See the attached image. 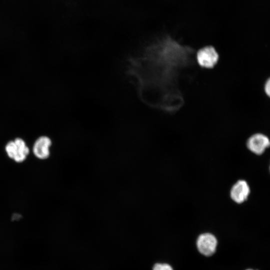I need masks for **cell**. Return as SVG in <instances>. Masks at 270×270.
I'll return each mask as SVG.
<instances>
[{
	"instance_id": "obj_1",
	"label": "cell",
	"mask_w": 270,
	"mask_h": 270,
	"mask_svg": "<svg viewBox=\"0 0 270 270\" xmlns=\"http://www.w3.org/2000/svg\"><path fill=\"white\" fill-rule=\"evenodd\" d=\"M196 244L198 252L204 256L208 257L216 252L218 241L214 234L206 232L198 236Z\"/></svg>"
},
{
	"instance_id": "obj_2",
	"label": "cell",
	"mask_w": 270,
	"mask_h": 270,
	"mask_svg": "<svg viewBox=\"0 0 270 270\" xmlns=\"http://www.w3.org/2000/svg\"><path fill=\"white\" fill-rule=\"evenodd\" d=\"M5 150L8 157L18 162L24 161L30 151L24 141L20 138L8 142Z\"/></svg>"
},
{
	"instance_id": "obj_3",
	"label": "cell",
	"mask_w": 270,
	"mask_h": 270,
	"mask_svg": "<svg viewBox=\"0 0 270 270\" xmlns=\"http://www.w3.org/2000/svg\"><path fill=\"white\" fill-rule=\"evenodd\" d=\"M196 58L199 65L204 68H213L218 60V54L214 48L211 46L200 49L196 54Z\"/></svg>"
},
{
	"instance_id": "obj_4",
	"label": "cell",
	"mask_w": 270,
	"mask_h": 270,
	"mask_svg": "<svg viewBox=\"0 0 270 270\" xmlns=\"http://www.w3.org/2000/svg\"><path fill=\"white\" fill-rule=\"evenodd\" d=\"M246 146L249 150L256 154H262L270 146V140L262 134H256L248 139Z\"/></svg>"
},
{
	"instance_id": "obj_5",
	"label": "cell",
	"mask_w": 270,
	"mask_h": 270,
	"mask_svg": "<svg viewBox=\"0 0 270 270\" xmlns=\"http://www.w3.org/2000/svg\"><path fill=\"white\" fill-rule=\"evenodd\" d=\"M250 192V189L247 182L240 180L237 181L232 187L230 196L235 202L241 204L248 199Z\"/></svg>"
},
{
	"instance_id": "obj_6",
	"label": "cell",
	"mask_w": 270,
	"mask_h": 270,
	"mask_svg": "<svg viewBox=\"0 0 270 270\" xmlns=\"http://www.w3.org/2000/svg\"><path fill=\"white\" fill-rule=\"evenodd\" d=\"M52 144L50 138L42 136L38 138L33 146V152L38 158L46 159L49 156L50 148Z\"/></svg>"
},
{
	"instance_id": "obj_7",
	"label": "cell",
	"mask_w": 270,
	"mask_h": 270,
	"mask_svg": "<svg viewBox=\"0 0 270 270\" xmlns=\"http://www.w3.org/2000/svg\"><path fill=\"white\" fill-rule=\"evenodd\" d=\"M152 270H174L172 266L167 262H156L152 268Z\"/></svg>"
},
{
	"instance_id": "obj_8",
	"label": "cell",
	"mask_w": 270,
	"mask_h": 270,
	"mask_svg": "<svg viewBox=\"0 0 270 270\" xmlns=\"http://www.w3.org/2000/svg\"><path fill=\"white\" fill-rule=\"evenodd\" d=\"M264 91L266 94L270 98V78L268 79L265 83Z\"/></svg>"
},
{
	"instance_id": "obj_9",
	"label": "cell",
	"mask_w": 270,
	"mask_h": 270,
	"mask_svg": "<svg viewBox=\"0 0 270 270\" xmlns=\"http://www.w3.org/2000/svg\"><path fill=\"white\" fill-rule=\"evenodd\" d=\"M246 270H254V269H252V268H248Z\"/></svg>"
},
{
	"instance_id": "obj_10",
	"label": "cell",
	"mask_w": 270,
	"mask_h": 270,
	"mask_svg": "<svg viewBox=\"0 0 270 270\" xmlns=\"http://www.w3.org/2000/svg\"></svg>"
}]
</instances>
